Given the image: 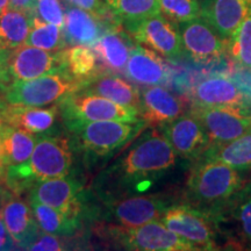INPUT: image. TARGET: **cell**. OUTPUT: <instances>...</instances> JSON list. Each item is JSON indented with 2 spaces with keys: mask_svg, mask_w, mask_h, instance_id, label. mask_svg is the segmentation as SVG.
Listing matches in <instances>:
<instances>
[{
  "mask_svg": "<svg viewBox=\"0 0 251 251\" xmlns=\"http://www.w3.org/2000/svg\"><path fill=\"white\" fill-rule=\"evenodd\" d=\"M178 158L159 128L149 130L102 174L106 200L146 190L174 170Z\"/></svg>",
  "mask_w": 251,
  "mask_h": 251,
  "instance_id": "cell-1",
  "label": "cell"
},
{
  "mask_svg": "<svg viewBox=\"0 0 251 251\" xmlns=\"http://www.w3.org/2000/svg\"><path fill=\"white\" fill-rule=\"evenodd\" d=\"M186 181L187 205L213 219L229 208L244 188L243 178L236 169L216 161L198 159Z\"/></svg>",
  "mask_w": 251,
  "mask_h": 251,
  "instance_id": "cell-2",
  "label": "cell"
},
{
  "mask_svg": "<svg viewBox=\"0 0 251 251\" xmlns=\"http://www.w3.org/2000/svg\"><path fill=\"white\" fill-rule=\"evenodd\" d=\"M143 120L127 122L115 120L65 121V127L77 147L96 158L108 156L134 139L146 127Z\"/></svg>",
  "mask_w": 251,
  "mask_h": 251,
  "instance_id": "cell-3",
  "label": "cell"
},
{
  "mask_svg": "<svg viewBox=\"0 0 251 251\" xmlns=\"http://www.w3.org/2000/svg\"><path fill=\"white\" fill-rule=\"evenodd\" d=\"M83 84L71 78L64 71L51 74L15 83L2 92L6 103L14 106H46L59 101L65 96L79 91Z\"/></svg>",
  "mask_w": 251,
  "mask_h": 251,
  "instance_id": "cell-4",
  "label": "cell"
},
{
  "mask_svg": "<svg viewBox=\"0 0 251 251\" xmlns=\"http://www.w3.org/2000/svg\"><path fill=\"white\" fill-rule=\"evenodd\" d=\"M59 69V51H48L24 45L9 51L0 64V92L19 81L34 79Z\"/></svg>",
  "mask_w": 251,
  "mask_h": 251,
  "instance_id": "cell-5",
  "label": "cell"
},
{
  "mask_svg": "<svg viewBox=\"0 0 251 251\" xmlns=\"http://www.w3.org/2000/svg\"><path fill=\"white\" fill-rule=\"evenodd\" d=\"M61 117L64 121L115 120L141 121L140 113L124 107L112 100L85 91H76L57 101Z\"/></svg>",
  "mask_w": 251,
  "mask_h": 251,
  "instance_id": "cell-6",
  "label": "cell"
},
{
  "mask_svg": "<svg viewBox=\"0 0 251 251\" xmlns=\"http://www.w3.org/2000/svg\"><path fill=\"white\" fill-rule=\"evenodd\" d=\"M108 235L119 246L140 251H198L193 244L171 231L161 220L139 227L127 228L111 225Z\"/></svg>",
  "mask_w": 251,
  "mask_h": 251,
  "instance_id": "cell-7",
  "label": "cell"
},
{
  "mask_svg": "<svg viewBox=\"0 0 251 251\" xmlns=\"http://www.w3.org/2000/svg\"><path fill=\"white\" fill-rule=\"evenodd\" d=\"M103 218L111 225L134 228L156 221L162 218L164 212L175 200L164 194H147L134 196L125 199L103 200Z\"/></svg>",
  "mask_w": 251,
  "mask_h": 251,
  "instance_id": "cell-8",
  "label": "cell"
},
{
  "mask_svg": "<svg viewBox=\"0 0 251 251\" xmlns=\"http://www.w3.org/2000/svg\"><path fill=\"white\" fill-rule=\"evenodd\" d=\"M122 27L139 45L153 50L162 57L174 61L183 57L184 48L179 29L161 13L124 24Z\"/></svg>",
  "mask_w": 251,
  "mask_h": 251,
  "instance_id": "cell-9",
  "label": "cell"
},
{
  "mask_svg": "<svg viewBox=\"0 0 251 251\" xmlns=\"http://www.w3.org/2000/svg\"><path fill=\"white\" fill-rule=\"evenodd\" d=\"M165 227L184 241L193 244L198 250H216L215 231L212 218L194 207L174 203L159 219Z\"/></svg>",
  "mask_w": 251,
  "mask_h": 251,
  "instance_id": "cell-10",
  "label": "cell"
},
{
  "mask_svg": "<svg viewBox=\"0 0 251 251\" xmlns=\"http://www.w3.org/2000/svg\"><path fill=\"white\" fill-rule=\"evenodd\" d=\"M190 111L202 124L209 146L228 142L251 130V109L248 106H191Z\"/></svg>",
  "mask_w": 251,
  "mask_h": 251,
  "instance_id": "cell-11",
  "label": "cell"
},
{
  "mask_svg": "<svg viewBox=\"0 0 251 251\" xmlns=\"http://www.w3.org/2000/svg\"><path fill=\"white\" fill-rule=\"evenodd\" d=\"M29 200L45 203L71 218L81 220L84 213L83 185L71 176L39 181L29 188Z\"/></svg>",
  "mask_w": 251,
  "mask_h": 251,
  "instance_id": "cell-12",
  "label": "cell"
},
{
  "mask_svg": "<svg viewBox=\"0 0 251 251\" xmlns=\"http://www.w3.org/2000/svg\"><path fill=\"white\" fill-rule=\"evenodd\" d=\"M159 129L180 158L196 162L209 147L208 135L199 119L188 109Z\"/></svg>",
  "mask_w": 251,
  "mask_h": 251,
  "instance_id": "cell-13",
  "label": "cell"
},
{
  "mask_svg": "<svg viewBox=\"0 0 251 251\" xmlns=\"http://www.w3.org/2000/svg\"><path fill=\"white\" fill-rule=\"evenodd\" d=\"M179 33L184 52L193 62L207 64L227 55V41L222 39L201 17L179 24Z\"/></svg>",
  "mask_w": 251,
  "mask_h": 251,
  "instance_id": "cell-14",
  "label": "cell"
},
{
  "mask_svg": "<svg viewBox=\"0 0 251 251\" xmlns=\"http://www.w3.org/2000/svg\"><path fill=\"white\" fill-rule=\"evenodd\" d=\"M193 107L248 106L249 97L230 78L214 75L199 80L190 91Z\"/></svg>",
  "mask_w": 251,
  "mask_h": 251,
  "instance_id": "cell-15",
  "label": "cell"
},
{
  "mask_svg": "<svg viewBox=\"0 0 251 251\" xmlns=\"http://www.w3.org/2000/svg\"><path fill=\"white\" fill-rule=\"evenodd\" d=\"M188 109L183 98L162 85L146 86L141 91L140 117L147 126L161 127Z\"/></svg>",
  "mask_w": 251,
  "mask_h": 251,
  "instance_id": "cell-16",
  "label": "cell"
},
{
  "mask_svg": "<svg viewBox=\"0 0 251 251\" xmlns=\"http://www.w3.org/2000/svg\"><path fill=\"white\" fill-rule=\"evenodd\" d=\"M121 25L117 19L100 18L98 15L81 9L76 6L67 5L65 7V23L63 33L67 46H90L92 47L105 31L112 27Z\"/></svg>",
  "mask_w": 251,
  "mask_h": 251,
  "instance_id": "cell-17",
  "label": "cell"
},
{
  "mask_svg": "<svg viewBox=\"0 0 251 251\" xmlns=\"http://www.w3.org/2000/svg\"><path fill=\"white\" fill-rule=\"evenodd\" d=\"M1 214L14 246L27 249L39 236V226L33 209L26 201L6 190Z\"/></svg>",
  "mask_w": 251,
  "mask_h": 251,
  "instance_id": "cell-18",
  "label": "cell"
},
{
  "mask_svg": "<svg viewBox=\"0 0 251 251\" xmlns=\"http://www.w3.org/2000/svg\"><path fill=\"white\" fill-rule=\"evenodd\" d=\"M125 75L131 83L146 87L166 84L171 72L159 54L142 45H135L126 64Z\"/></svg>",
  "mask_w": 251,
  "mask_h": 251,
  "instance_id": "cell-19",
  "label": "cell"
},
{
  "mask_svg": "<svg viewBox=\"0 0 251 251\" xmlns=\"http://www.w3.org/2000/svg\"><path fill=\"white\" fill-rule=\"evenodd\" d=\"M250 6L251 0H202L200 17L228 42L242 24Z\"/></svg>",
  "mask_w": 251,
  "mask_h": 251,
  "instance_id": "cell-20",
  "label": "cell"
},
{
  "mask_svg": "<svg viewBox=\"0 0 251 251\" xmlns=\"http://www.w3.org/2000/svg\"><path fill=\"white\" fill-rule=\"evenodd\" d=\"M134 46V40L122 28V25L105 31L92 46L102 74L125 72L126 64Z\"/></svg>",
  "mask_w": 251,
  "mask_h": 251,
  "instance_id": "cell-21",
  "label": "cell"
},
{
  "mask_svg": "<svg viewBox=\"0 0 251 251\" xmlns=\"http://www.w3.org/2000/svg\"><path fill=\"white\" fill-rule=\"evenodd\" d=\"M61 117L57 105L50 107L34 106H14L6 103L5 122L14 128L27 130L31 134L45 136L55 130Z\"/></svg>",
  "mask_w": 251,
  "mask_h": 251,
  "instance_id": "cell-22",
  "label": "cell"
},
{
  "mask_svg": "<svg viewBox=\"0 0 251 251\" xmlns=\"http://www.w3.org/2000/svg\"><path fill=\"white\" fill-rule=\"evenodd\" d=\"M80 90L98 94L124 107L140 113L141 91L134 83L124 79L118 74H111V72L100 74L84 84Z\"/></svg>",
  "mask_w": 251,
  "mask_h": 251,
  "instance_id": "cell-23",
  "label": "cell"
},
{
  "mask_svg": "<svg viewBox=\"0 0 251 251\" xmlns=\"http://www.w3.org/2000/svg\"><path fill=\"white\" fill-rule=\"evenodd\" d=\"M39 135L5 125L0 133L4 169L17 168L28 163Z\"/></svg>",
  "mask_w": 251,
  "mask_h": 251,
  "instance_id": "cell-24",
  "label": "cell"
},
{
  "mask_svg": "<svg viewBox=\"0 0 251 251\" xmlns=\"http://www.w3.org/2000/svg\"><path fill=\"white\" fill-rule=\"evenodd\" d=\"M61 70L84 85L87 81L102 74L96 52L90 46H71L59 50Z\"/></svg>",
  "mask_w": 251,
  "mask_h": 251,
  "instance_id": "cell-25",
  "label": "cell"
},
{
  "mask_svg": "<svg viewBox=\"0 0 251 251\" xmlns=\"http://www.w3.org/2000/svg\"><path fill=\"white\" fill-rule=\"evenodd\" d=\"M199 159L221 162L238 171L251 170V130L228 142L209 146Z\"/></svg>",
  "mask_w": 251,
  "mask_h": 251,
  "instance_id": "cell-26",
  "label": "cell"
},
{
  "mask_svg": "<svg viewBox=\"0 0 251 251\" xmlns=\"http://www.w3.org/2000/svg\"><path fill=\"white\" fill-rule=\"evenodd\" d=\"M35 14L7 8L0 15V49L5 51L19 48L26 43Z\"/></svg>",
  "mask_w": 251,
  "mask_h": 251,
  "instance_id": "cell-27",
  "label": "cell"
},
{
  "mask_svg": "<svg viewBox=\"0 0 251 251\" xmlns=\"http://www.w3.org/2000/svg\"><path fill=\"white\" fill-rule=\"evenodd\" d=\"M37 226L43 233L58 236H72L80 227V220L71 218L58 209L45 203L29 200Z\"/></svg>",
  "mask_w": 251,
  "mask_h": 251,
  "instance_id": "cell-28",
  "label": "cell"
},
{
  "mask_svg": "<svg viewBox=\"0 0 251 251\" xmlns=\"http://www.w3.org/2000/svg\"><path fill=\"white\" fill-rule=\"evenodd\" d=\"M121 25L161 13L159 0H105Z\"/></svg>",
  "mask_w": 251,
  "mask_h": 251,
  "instance_id": "cell-29",
  "label": "cell"
},
{
  "mask_svg": "<svg viewBox=\"0 0 251 251\" xmlns=\"http://www.w3.org/2000/svg\"><path fill=\"white\" fill-rule=\"evenodd\" d=\"M227 56L238 68L251 71V6L242 24L227 42Z\"/></svg>",
  "mask_w": 251,
  "mask_h": 251,
  "instance_id": "cell-30",
  "label": "cell"
},
{
  "mask_svg": "<svg viewBox=\"0 0 251 251\" xmlns=\"http://www.w3.org/2000/svg\"><path fill=\"white\" fill-rule=\"evenodd\" d=\"M26 45L48 51H59L67 48L62 28L46 23L36 14L33 18V26L26 40Z\"/></svg>",
  "mask_w": 251,
  "mask_h": 251,
  "instance_id": "cell-31",
  "label": "cell"
},
{
  "mask_svg": "<svg viewBox=\"0 0 251 251\" xmlns=\"http://www.w3.org/2000/svg\"><path fill=\"white\" fill-rule=\"evenodd\" d=\"M161 14L172 24L179 25L200 18L198 0H159Z\"/></svg>",
  "mask_w": 251,
  "mask_h": 251,
  "instance_id": "cell-32",
  "label": "cell"
},
{
  "mask_svg": "<svg viewBox=\"0 0 251 251\" xmlns=\"http://www.w3.org/2000/svg\"><path fill=\"white\" fill-rule=\"evenodd\" d=\"M231 209V215L237 222L240 233L243 238L251 243V196L242 190L233 203L229 206Z\"/></svg>",
  "mask_w": 251,
  "mask_h": 251,
  "instance_id": "cell-33",
  "label": "cell"
},
{
  "mask_svg": "<svg viewBox=\"0 0 251 251\" xmlns=\"http://www.w3.org/2000/svg\"><path fill=\"white\" fill-rule=\"evenodd\" d=\"M35 14L46 23L64 28L65 12L61 0H36Z\"/></svg>",
  "mask_w": 251,
  "mask_h": 251,
  "instance_id": "cell-34",
  "label": "cell"
},
{
  "mask_svg": "<svg viewBox=\"0 0 251 251\" xmlns=\"http://www.w3.org/2000/svg\"><path fill=\"white\" fill-rule=\"evenodd\" d=\"M65 1L69 5L85 9V11L91 12V13L98 15L100 18L108 19V20L117 19L114 17V14L112 13V11L109 9L107 4H106V1L103 2L102 0H65Z\"/></svg>",
  "mask_w": 251,
  "mask_h": 251,
  "instance_id": "cell-35",
  "label": "cell"
},
{
  "mask_svg": "<svg viewBox=\"0 0 251 251\" xmlns=\"http://www.w3.org/2000/svg\"><path fill=\"white\" fill-rule=\"evenodd\" d=\"M63 236H58V235L52 234H43L36 237V240L27 248L28 250H36V251H59L67 249L65 243L63 242Z\"/></svg>",
  "mask_w": 251,
  "mask_h": 251,
  "instance_id": "cell-36",
  "label": "cell"
},
{
  "mask_svg": "<svg viewBox=\"0 0 251 251\" xmlns=\"http://www.w3.org/2000/svg\"><path fill=\"white\" fill-rule=\"evenodd\" d=\"M8 8L19 9V11L35 14L36 0H9Z\"/></svg>",
  "mask_w": 251,
  "mask_h": 251,
  "instance_id": "cell-37",
  "label": "cell"
},
{
  "mask_svg": "<svg viewBox=\"0 0 251 251\" xmlns=\"http://www.w3.org/2000/svg\"><path fill=\"white\" fill-rule=\"evenodd\" d=\"M13 244V240L9 236L7 228L5 226L4 219H2V214L0 212V250L12 249Z\"/></svg>",
  "mask_w": 251,
  "mask_h": 251,
  "instance_id": "cell-38",
  "label": "cell"
},
{
  "mask_svg": "<svg viewBox=\"0 0 251 251\" xmlns=\"http://www.w3.org/2000/svg\"><path fill=\"white\" fill-rule=\"evenodd\" d=\"M5 106H6L5 100L0 98V133H1L2 128H4L5 125H6V122H5Z\"/></svg>",
  "mask_w": 251,
  "mask_h": 251,
  "instance_id": "cell-39",
  "label": "cell"
},
{
  "mask_svg": "<svg viewBox=\"0 0 251 251\" xmlns=\"http://www.w3.org/2000/svg\"><path fill=\"white\" fill-rule=\"evenodd\" d=\"M8 4H9V0H0V15L7 9Z\"/></svg>",
  "mask_w": 251,
  "mask_h": 251,
  "instance_id": "cell-40",
  "label": "cell"
},
{
  "mask_svg": "<svg viewBox=\"0 0 251 251\" xmlns=\"http://www.w3.org/2000/svg\"><path fill=\"white\" fill-rule=\"evenodd\" d=\"M2 171H4V165H2V148H1V139H0V178H1Z\"/></svg>",
  "mask_w": 251,
  "mask_h": 251,
  "instance_id": "cell-41",
  "label": "cell"
},
{
  "mask_svg": "<svg viewBox=\"0 0 251 251\" xmlns=\"http://www.w3.org/2000/svg\"><path fill=\"white\" fill-rule=\"evenodd\" d=\"M8 52H9V51H5V50L0 49V64H1L2 61H4L5 57H6V56H7Z\"/></svg>",
  "mask_w": 251,
  "mask_h": 251,
  "instance_id": "cell-42",
  "label": "cell"
},
{
  "mask_svg": "<svg viewBox=\"0 0 251 251\" xmlns=\"http://www.w3.org/2000/svg\"><path fill=\"white\" fill-rule=\"evenodd\" d=\"M244 190H246L247 193H249L250 196H251V179H250V181H249V184L244 186Z\"/></svg>",
  "mask_w": 251,
  "mask_h": 251,
  "instance_id": "cell-43",
  "label": "cell"
}]
</instances>
